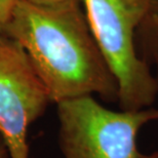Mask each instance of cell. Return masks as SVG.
Returning <instances> with one entry per match:
<instances>
[{"instance_id":"cell-6","label":"cell","mask_w":158,"mask_h":158,"mask_svg":"<svg viewBox=\"0 0 158 158\" xmlns=\"http://www.w3.org/2000/svg\"><path fill=\"white\" fill-rule=\"evenodd\" d=\"M18 0H0V31H3Z\"/></svg>"},{"instance_id":"cell-9","label":"cell","mask_w":158,"mask_h":158,"mask_svg":"<svg viewBox=\"0 0 158 158\" xmlns=\"http://www.w3.org/2000/svg\"><path fill=\"white\" fill-rule=\"evenodd\" d=\"M142 158H158V151H154L150 154H143Z\"/></svg>"},{"instance_id":"cell-2","label":"cell","mask_w":158,"mask_h":158,"mask_svg":"<svg viewBox=\"0 0 158 158\" xmlns=\"http://www.w3.org/2000/svg\"><path fill=\"white\" fill-rule=\"evenodd\" d=\"M91 33L118 84L121 110L149 108L158 77L139 55L135 34L148 0H80Z\"/></svg>"},{"instance_id":"cell-1","label":"cell","mask_w":158,"mask_h":158,"mask_svg":"<svg viewBox=\"0 0 158 158\" xmlns=\"http://www.w3.org/2000/svg\"><path fill=\"white\" fill-rule=\"evenodd\" d=\"M2 32L26 50L52 103L93 94L118 102L117 81L80 0L55 6L18 0Z\"/></svg>"},{"instance_id":"cell-7","label":"cell","mask_w":158,"mask_h":158,"mask_svg":"<svg viewBox=\"0 0 158 158\" xmlns=\"http://www.w3.org/2000/svg\"><path fill=\"white\" fill-rule=\"evenodd\" d=\"M28 1L35 3L38 5H44V6H55V5H61L65 3L71 2L73 0H28Z\"/></svg>"},{"instance_id":"cell-4","label":"cell","mask_w":158,"mask_h":158,"mask_svg":"<svg viewBox=\"0 0 158 158\" xmlns=\"http://www.w3.org/2000/svg\"><path fill=\"white\" fill-rule=\"evenodd\" d=\"M49 103L26 50L0 31V135L9 158H29L28 129Z\"/></svg>"},{"instance_id":"cell-8","label":"cell","mask_w":158,"mask_h":158,"mask_svg":"<svg viewBox=\"0 0 158 158\" xmlns=\"http://www.w3.org/2000/svg\"><path fill=\"white\" fill-rule=\"evenodd\" d=\"M8 155L7 149L5 147V144L3 143L2 139H0V158H6Z\"/></svg>"},{"instance_id":"cell-3","label":"cell","mask_w":158,"mask_h":158,"mask_svg":"<svg viewBox=\"0 0 158 158\" xmlns=\"http://www.w3.org/2000/svg\"><path fill=\"white\" fill-rule=\"evenodd\" d=\"M59 143L65 158H142L137 135L158 109L113 111L93 96L56 104Z\"/></svg>"},{"instance_id":"cell-5","label":"cell","mask_w":158,"mask_h":158,"mask_svg":"<svg viewBox=\"0 0 158 158\" xmlns=\"http://www.w3.org/2000/svg\"><path fill=\"white\" fill-rule=\"evenodd\" d=\"M135 43L139 55L152 70L155 69L158 77V0H148Z\"/></svg>"}]
</instances>
